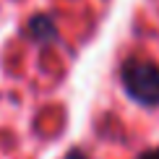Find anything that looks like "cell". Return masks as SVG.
<instances>
[{"label": "cell", "instance_id": "cell-1", "mask_svg": "<svg viewBox=\"0 0 159 159\" xmlns=\"http://www.w3.org/2000/svg\"><path fill=\"white\" fill-rule=\"evenodd\" d=\"M123 86L138 104H159V68L149 60H125Z\"/></svg>", "mask_w": 159, "mask_h": 159}, {"label": "cell", "instance_id": "cell-2", "mask_svg": "<svg viewBox=\"0 0 159 159\" xmlns=\"http://www.w3.org/2000/svg\"><path fill=\"white\" fill-rule=\"evenodd\" d=\"M138 159H159V149H149V151H143Z\"/></svg>", "mask_w": 159, "mask_h": 159}, {"label": "cell", "instance_id": "cell-3", "mask_svg": "<svg viewBox=\"0 0 159 159\" xmlns=\"http://www.w3.org/2000/svg\"><path fill=\"white\" fill-rule=\"evenodd\" d=\"M68 159H86V157H84V154H81V151H73V154H70V157H68Z\"/></svg>", "mask_w": 159, "mask_h": 159}]
</instances>
